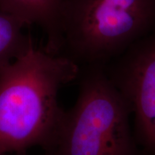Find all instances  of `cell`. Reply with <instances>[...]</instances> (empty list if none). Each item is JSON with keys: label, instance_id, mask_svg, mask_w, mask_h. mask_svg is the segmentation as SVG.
<instances>
[{"label": "cell", "instance_id": "1", "mask_svg": "<svg viewBox=\"0 0 155 155\" xmlns=\"http://www.w3.org/2000/svg\"><path fill=\"white\" fill-rule=\"evenodd\" d=\"M80 73L73 61L34 42L0 69V154H25L32 147L49 146L64 112L60 90Z\"/></svg>", "mask_w": 155, "mask_h": 155}, {"label": "cell", "instance_id": "2", "mask_svg": "<svg viewBox=\"0 0 155 155\" xmlns=\"http://www.w3.org/2000/svg\"><path fill=\"white\" fill-rule=\"evenodd\" d=\"M155 30V0H63L56 55L106 65Z\"/></svg>", "mask_w": 155, "mask_h": 155}, {"label": "cell", "instance_id": "3", "mask_svg": "<svg viewBox=\"0 0 155 155\" xmlns=\"http://www.w3.org/2000/svg\"><path fill=\"white\" fill-rule=\"evenodd\" d=\"M78 95L65 111L45 155H139L131 113L105 65L81 69Z\"/></svg>", "mask_w": 155, "mask_h": 155}, {"label": "cell", "instance_id": "4", "mask_svg": "<svg viewBox=\"0 0 155 155\" xmlns=\"http://www.w3.org/2000/svg\"><path fill=\"white\" fill-rule=\"evenodd\" d=\"M134 119L143 155H155V30L105 65Z\"/></svg>", "mask_w": 155, "mask_h": 155}, {"label": "cell", "instance_id": "5", "mask_svg": "<svg viewBox=\"0 0 155 155\" xmlns=\"http://www.w3.org/2000/svg\"><path fill=\"white\" fill-rule=\"evenodd\" d=\"M63 0H0V10L18 19L25 26L38 25L45 34V51L55 55L58 23Z\"/></svg>", "mask_w": 155, "mask_h": 155}, {"label": "cell", "instance_id": "6", "mask_svg": "<svg viewBox=\"0 0 155 155\" xmlns=\"http://www.w3.org/2000/svg\"><path fill=\"white\" fill-rule=\"evenodd\" d=\"M22 22L0 10V69L24 54L33 43Z\"/></svg>", "mask_w": 155, "mask_h": 155}, {"label": "cell", "instance_id": "7", "mask_svg": "<svg viewBox=\"0 0 155 155\" xmlns=\"http://www.w3.org/2000/svg\"><path fill=\"white\" fill-rule=\"evenodd\" d=\"M0 155H5V154H0ZM18 155H25V154H18Z\"/></svg>", "mask_w": 155, "mask_h": 155}]
</instances>
